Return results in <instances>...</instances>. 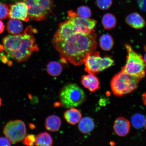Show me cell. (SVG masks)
<instances>
[{"mask_svg": "<svg viewBox=\"0 0 146 146\" xmlns=\"http://www.w3.org/2000/svg\"><path fill=\"white\" fill-rule=\"evenodd\" d=\"M36 31L29 26L22 34L5 36L0 44V60L11 66L12 61L21 62L28 60L33 52L39 50L34 36Z\"/></svg>", "mask_w": 146, "mask_h": 146, "instance_id": "cell-1", "label": "cell"}, {"mask_svg": "<svg viewBox=\"0 0 146 146\" xmlns=\"http://www.w3.org/2000/svg\"><path fill=\"white\" fill-rule=\"evenodd\" d=\"M96 37L95 32L88 34L76 33L63 40L52 41V43L62 59L78 66L84 63L88 56L96 50Z\"/></svg>", "mask_w": 146, "mask_h": 146, "instance_id": "cell-2", "label": "cell"}, {"mask_svg": "<svg viewBox=\"0 0 146 146\" xmlns=\"http://www.w3.org/2000/svg\"><path fill=\"white\" fill-rule=\"evenodd\" d=\"M125 47L127 54L126 63L121 71L141 80L146 74L145 63L143 58L128 44H125Z\"/></svg>", "mask_w": 146, "mask_h": 146, "instance_id": "cell-3", "label": "cell"}, {"mask_svg": "<svg viewBox=\"0 0 146 146\" xmlns=\"http://www.w3.org/2000/svg\"><path fill=\"white\" fill-rule=\"evenodd\" d=\"M140 80L121 71L114 76L111 80V89L115 95L121 96L135 90Z\"/></svg>", "mask_w": 146, "mask_h": 146, "instance_id": "cell-4", "label": "cell"}, {"mask_svg": "<svg viewBox=\"0 0 146 146\" xmlns=\"http://www.w3.org/2000/svg\"><path fill=\"white\" fill-rule=\"evenodd\" d=\"M61 103L67 108H72L81 105L86 99L85 93L76 84H69L64 86L60 92Z\"/></svg>", "mask_w": 146, "mask_h": 146, "instance_id": "cell-5", "label": "cell"}, {"mask_svg": "<svg viewBox=\"0 0 146 146\" xmlns=\"http://www.w3.org/2000/svg\"><path fill=\"white\" fill-rule=\"evenodd\" d=\"M26 3L28 9L29 17L36 21L46 19L52 12L53 0H22Z\"/></svg>", "mask_w": 146, "mask_h": 146, "instance_id": "cell-6", "label": "cell"}, {"mask_svg": "<svg viewBox=\"0 0 146 146\" xmlns=\"http://www.w3.org/2000/svg\"><path fill=\"white\" fill-rule=\"evenodd\" d=\"M114 61L111 56L102 58L98 51H94L85 59V70L89 74H95L104 70L113 65Z\"/></svg>", "mask_w": 146, "mask_h": 146, "instance_id": "cell-7", "label": "cell"}, {"mask_svg": "<svg viewBox=\"0 0 146 146\" xmlns=\"http://www.w3.org/2000/svg\"><path fill=\"white\" fill-rule=\"evenodd\" d=\"M3 133L12 143H17L23 141L26 136V125L22 120H11L6 123Z\"/></svg>", "mask_w": 146, "mask_h": 146, "instance_id": "cell-8", "label": "cell"}, {"mask_svg": "<svg viewBox=\"0 0 146 146\" xmlns=\"http://www.w3.org/2000/svg\"><path fill=\"white\" fill-rule=\"evenodd\" d=\"M68 16V19L76 27L77 33L88 34L95 32V28L98 23L96 20L80 18L74 11L72 10L69 11Z\"/></svg>", "mask_w": 146, "mask_h": 146, "instance_id": "cell-9", "label": "cell"}, {"mask_svg": "<svg viewBox=\"0 0 146 146\" xmlns=\"http://www.w3.org/2000/svg\"><path fill=\"white\" fill-rule=\"evenodd\" d=\"M8 17L10 19H18L25 22L30 19L28 9L26 3L23 1L11 5L9 7Z\"/></svg>", "mask_w": 146, "mask_h": 146, "instance_id": "cell-10", "label": "cell"}, {"mask_svg": "<svg viewBox=\"0 0 146 146\" xmlns=\"http://www.w3.org/2000/svg\"><path fill=\"white\" fill-rule=\"evenodd\" d=\"M77 33L76 27L68 19L60 24L59 28L54 34L52 41L63 40L72 35Z\"/></svg>", "mask_w": 146, "mask_h": 146, "instance_id": "cell-11", "label": "cell"}, {"mask_svg": "<svg viewBox=\"0 0 146 146\" xmlns=\"http://www.w3.org/2000/svg\"><path fill=\"white\" fill-rule=\"evenodd\" d=\"M113 129L118 136H125L128 134L130 129V124L128 120L123 117L116 119L115 121Z\"/></svg>", "mask_w": 146, "mask_h": 146, "instance_id": "cell-12", "label": "cell"}, {"mask_svg": "<svg viewBox=\"0 0 146 146\" xmlns=\"http://www.w3.org/2000/svg\"><path fill=\"white\" fill-rule=\"evenodd\" d=\"M81 83L85 88L91 92H95L100 88L99 80L94 74L84 75L82 76Z\"/></svg>", "mask_w": 146, "mask_h": 146, "instance_id": "cell-13", "label": "cell"}, {"mask_svg": "<svg viewBox=\"0 0 146 146\" xmlns=\"http://www.w3.org/2000/svg\"><path fill=\"white\" fill-rule=\"evenodd\" d=\"M125 21L129 26L136 29L143 28L145 25V19L137 12H134L128 15L125 18Z\"/></svg>", "mask_w": 146, "mask_h": 146, "instance_id": "cell-14", "label": "cell"}, {"mask_svg": "<svg viewBox=\"0 0 146 146\" xmlns=\"http://www.w3.org/2000/svg\"><path fill=\"white\" fill-rule=\"evenodd\" d=\"M82 116L81 112L74 108L68 110L64 114V118L67 123L72 125L78 123L81 119Z\"/></svg>", "mask_w": 146, "mask_h": 146, "instance_id": "cell-15", "label": "cell"}, {"mask_svg": "<svg viewBox=\"0 0 146 146\" xmlns=\"http://www.w3.org/2000/svg\"><path fill=\"white\" fill-rule=\"evenodd\" d=\"M61 124V120L59 117L52 115L48 116L46 119L45 127L48 131L56 132L59 130Z\"/></svg>", "mask_w": 146, "mask_h": 146, "instance_id": "cell-16", "label": "cell"}, {"mask_svg": "<svg viewBox=\"0 0 146 146\" xmlns=\"http://www.w3.org/2000/svg\"><path fill=\"white\" fill-rule=\"evenodd\" d=\"M7 30L13 35L21 34L23 31V25L20 20L10 19L7 23Z\"/></svg>", "mask_w": 146, "mask_h": 146, "instance_id": "cell-17", "label": "cell"}, {"mask_svg": "<svg viewBox=\"0 0 146 146\" xmlns=\"http://www.w3.org/2000/svg\"><path fill=\"white\" fill-rule=\"evenodd\" d=\"M78 127L81 133L88 134L92 132L95 127V124L92 118L85 117L81 118L79 122Z\"/></svg>", "mask_w": 146, "mask_h": 146, "instance_id": "cell-18", "label": "cell"}, {"mask_svg": "<svg viewBox=\"0 0 146 146\" xmlns=\"http://www.w3.org/2000/svg\"><path fill=\"white\" fill-rule=\"evenodd\" d=\"M117 19L113 14L110 13L106 14L102 19V25L105 30H112L116 27Z\"/></svg>", "mask_w": 146, "mask_h": 146, "instance_id": "cell-19", "label": "cell"}, {"mask_svg": "<svg viewBox=\"0 0 146 146\" xmlns=\"http://www.w3.org/2000/svg\"><path fill=\"white\" fill-rule=\"evenodd\" d=\"M52 139L48 133H40L36 137L35 145L36 146H51L52 145Z\"/></svg>", "mask_w": 146, "mask_h": 146, "instance_id": "cell-20", "label": "cell"}, {"mask_svg": "<svg viewBox=\"0 0 146 146\" xmlns=\"http://www.w3.org/2000/svg\"><path fill=\"white\" fill-rule=\"evenodd\" d=\"M100 46L104 51H109L112 50L114 45L113 39L109 34L102 35L99 39Z\"/></svg>", "mask_w": 146, "mask_h": 146, "instance_id": "cell-21", "label": "cell"}, {"mask_svg": "<svg viewBox=\"0 0 146 146\" xmlns=\"http://www.w3.org/2000/svg\"><path fill=\"white\" fill-rule=\"evenodd\" d=\"M46 70L47 73L50 76L56 77L59 76L62 72L63 67L59 62L52 61L47 64Z\"/></svg>", "mask_w": 146, "mask_h": 146, "instance_id": "cell-22", "label": "cell"}, {"mask_svg": "<svg viewBox=\"0 0 146 146\" xmlns=\"http://www.w3.org/2000/svg\"><path fill=\"white\" fill-rule=\"evenodd\" d=\"M145 118L143 115L137 113L133 115L131 121L133 127L137 129H141L144 126Z\"/></svg>", "mask_w": 146, "mask_h": 146, "instance_id": "cell-23", "label": "cell"}, {"mask_svg": "<svg viewBox=\"0 0 146 146\" xmlns=\"http://www.w3.org/2000/svg\"><path fill=\"white\" fill-rule=\"evenodd\" d=\"M76 14L80 18L87 19L91 17L92 13L89 7L85 5H82L78 7Z\"/></svg>", "mask_w": 146, "mask_h": 146, "instance_id": "cell-24", "label": "cell"}, {"mask_svg": "<svg viewBox=\"0 0 146 146\" xmlns=\"http://www.w3.org/2000/svg\"><path fill=\"white\" fill-rule=\"evenodd\" d=\"M112 0H96L98 8L102 10H107L112 6Z\"/></svg>", "mask_w": 146, "mask_h": 146, "instance_id": "cell-25", "label": "cell"}, {"mask_svg": "<svg viewBox=\"0 0 146 146\" xmlns=\"http://www.w3.org/2000/svg\"><path fill=\"white\" fill-rule=\"evenodd\" d=\"M9 8L5 3H0V19H4L8 17Z\"/></svg>", "mask_w": 146, "mask_h": 146, "instance_id": "cell-26", "label": "cell"}, {"mask_svg": "<svg viewBox=\"0 0 146 146\" xmlns=\"http://www.w3.org/2000/svg\"><path fill=\"white\" fill-rule=\"evenodd\" d=\"M35 136L34 135L29 134L25 136L24 138L23 143L24 145L27 146H32L35 143Z\"/></svg>", "mask_w": 146, "mask_h": 146, "instance_id": "cell-27", "label": "cell"}, {"mask_svg": "<svg viewBox=\"0 0 146 146\" xmlns=\"http://www.w3.org/2000/svg\"><path fill=\"white\" fill-rule=\"evenodd\" d=\"M137 3L140 10L146 12V0H137Z\"/></svg>", "mask_w": 146, "mask_h": 146, "instance_id": "cell-28", "label": "cell"}, {"mask_svg": "<svg viewBox=\"0 0 146 146\" xmlns=\"http://www.w3.org/2000/svg\"><path fill=\"white\" fill-rule=\"evenodd\" d=\"M11 143L7 138L4 137H0V146H11Z\"/></svg>", "mask_w": 146, "mask_h": 146, "instance_id": "cell-29", "label": "cell"}, {"mask_svg": "<svg viewBox=\"0 0 146 146\" xmlns=\"http://www.w3.org/2000/svg\"><path fill=\"white\" fill-rule=\"evenodd\" d=\"M5 25L2 21L0 20V34L2 33L4 31Z\"/></svg>", "mask_w": 146, "mask_h": 146, "instance_id": "cell-30", "label": "cell"}, {"mask_svg": "<svg viewBox=\"0 0 146 146\" xmlns=\"http://www.w3.org/2000/svg\"><path fill=\"white\" fill-rule=\"evenodd\" d=\"M142 99L144 104L146 106V93H144L142 95Z\"/></svg>", "mask_w": 146, "mask_h": 146, "instance_id": "cell-31", "label": "cell"}, {"mask_svg": "<svg viewBox=\"0 0 146 146\" xmlns=\"http://www.w3.org/2000/svg\"><path fill=\"white\" fill-rule=\"evenodd\" d=\"M143 59L145 64H146V53L145 54V56H144Z\"/></svg>", "mask_w": 146, "mask_h": 146, "instance_id": "cell-32", "label": "cell"}, {"mask_svg": "<svg viewBox=\"0 0 146 146\" xmlns=\"http://www.w3.org/2000/svg\"><path fill=\"white\" fill-rule=\"evenodd\" d=\"M144 126H145V129H146V118L145 119V124H144Z\"/></svg>", "mask_w": 146, "mask_h": 146, "instance_id": "cell-33", "label": "cell"}, {"mask_svg": "<svg viewBox=\"0 0 146 146\" xmlns=\"http://www.w3.org/2000/svg\"><path fill=\"white\" fill-rule=\"evenodd\" d=\"M2 104V100L1 98H0V107L1 106Z\"/></svg>", "mask_w": 146, "mask_h": 146, "instance_id": "cell-34", "label": "cell"}, {"mask_svg": "<svg viewBox=\"0 0 146 146\" xmlns=\"http://www.w3.org/2000/svg\"><path fill=\"white\" fill-rule=\"evenodd\" d=\"M144 50H145V52H146V44L145 45V46L144 47Z\"/></svg>", "mask_w": 146, "mask_h": 146, "instance_id": "cell-35", "label": "cell"}]
</instances>
